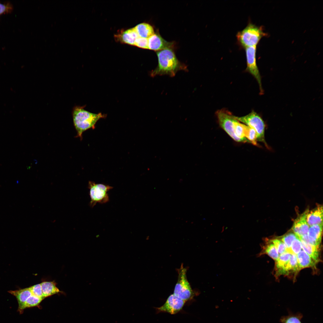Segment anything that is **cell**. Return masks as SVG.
<instances>
[{
  "label": "cell",
  "mask_w": 323,
  "mask_h": 323,
  "mask_svg": "<svg viewBox=\"0 0 323 323\" xmlns=\"http://www.w3.org/2000/svg\"><path fill=\"white\" fill-rule=\"evenodd\" d=\"M156 54L158 65L150 72L151 77L167 75L173 77L179 71H187L186 65L179 60L172 48L161 50L158 51Z\"/></svg>",
  "instance_id": "obj_1"
},
{
  "label": "cell",
  "mask_w": 323,
  "mask_h": 323,
  "mask_svg": "<svg viewBox=\"0 0 323 323\" xmlns=\"http://www.w3.org/2000/svg\"><path fill=\"white\" fill-rule=\"evenodd\" d=\"M85 107L75 106L72 111L73 122L77 136L81 138L84 132L90 128L94 129L97 121L106 116L101 113L95 114L90 112L84 109Z\"/></svg>",
  "instance_id": "obj_2"
},
{
  "label": "cell",
  "mask_w": 323,
  "mask_h": 323,
  "mask_svg": "<svg viewBox=\"0 0 323 323\" xmlns=\"http://www.w3.org/2000/svg\"><path fill=\"white\" fill-rule=\"evenodd\" d=\"M265 35L261 27L249 23L236 35L238 43L242 48L257 46L260 39Z\"/></svg>",
  "instance_id": "obj_3"
},
{
  "label": "cell",
  "mask_w": 323,
  "mask_h": 323,
  "mask_svg": "<svg viewBox=\"0 0 323 323\" xmlns=\"http://www.w3.org/2000/svg\"><path fill=\"white\" fill-rule=\"evenodd\" d=\"M235 118L240 122L254 129L257 134L258 141L263 143L268 148L265 139V125L262 118L258 113L252 111L246 115L240 117L235 116Z\"/></svg>",
  "instance_id": "obj_4"
},
{
  "label": "cell",
  "mask_w": 323,
  "mask_h": 323,
  "mask_svg": "<svg viewBox=\"0 0 323 323\" xmlns=\"http://www.w3.org/2000/svg\"><path fill=\"white\" fill-rule=\"evenodd\" d=\"M178 276L175 285L173 294L185 302L191 299L194 296V292L187 277L186 269L182 264L178 269Z\"/></svg>",
  "instance_id": "obj_5"
},
{
  "label": "cell",
  "mask_w": 323,
  "mask_h": 323,
  "mask_svg": "<svg viewBox=\"0 0 323 323\" xmlns=\"http://www.w3.org/2000/svg\"><path fill=\"white\" fill-rule=\"evenodd\" d=\"M88 187L91 199L89 205L91 207H93L97 203H104L109 200L107 192L113 188L112 186L89 181Z\"/></svg>",
  "instance_id": "obj_6"
},
{
  "label": "cell",
  "mask_w": 323,
  "mask_h": 323,
  "mask_svg": "<svg viewBox=\"0 0 323 323\" xmlns=\"http://www.w3.org/2000/svg\"><path fill=\"white\" fill-rule=\"evenodd\" d=\"M215 114L220 127L234 140L238 142L235 132L236 123L237 121L235 116L224 109L217 110Z\"/></svg>",
  "instance_id": "obj_7"
},
{
  "label": "cell",
  "mask_w": 323,
  "mask_h": 323,
  "mask_svg": "<svg viewBox=\"0 0 323 323\" xmlns=\"http://www.w3.org/2000/svg\"><path fill=\"white\" fill-rule=\"evenodd\" d=\"M256 46L246 48L247 66L246 69L256 80L258 84L260 94L263 93L261 77L256 62Z\"/></svg>",
  "instance_id": "obj_8"
},
{
  "label": "cell",
  "mask_w": 323,
  "mask_h": 323,
  "mask_svg": "<svg viewBox=\"0 0 323 323\" xmlns=\"http://www.w3.org/2000/svg\"><path fill=\"white\" fill-rule=\"evenodd\" d=\"M185 302L173 294H172L168 297L165 303L157 309L160 312H167L171 314H175L182 309Z\"/></svg>",
  "instance_id": "obj_9"
},
{
  "label": "cell",
  "mask_w": 323,
  "mask_h": 323,
  "mask_svg": "<svg viewBox=\"0 0 323 323\" xmlns=\"http://www.w3.org/2000/svg\"><path fill=\"white\" fill-rule=\"evenodd\" d=\"M323 223L310 226L307 234L300 239L312 245L320 246L322 235Z\"/></svg>",
  "instance_id": "obj_10"
},
{
  "label": "cell",
  "mask_w": 323,
  "mask_h": 323,
  "mask_svg": "<svg viewBox=\"0 0 323 323\" xmlns=\"http://www.w3.org/2000/svg\"><path fill=\"white\" fill-rule=\"evenodd\" d=\"M309 209L308 208L295 219L292 228V231L299 237L307 234L310 226L307 221V216Z\"/></svg>",
  "instance_id": "obj_11"
},
{
  "label": "cell",
  "mask_w": 323,
  "mask_h": 323,
  "mask_svg": "<svg viewBox=\"0 0 323 323\" xmlns=\"http://www.w3.org/2000/svg\"><path fill=\"white\" fill-rule=\"evenodd\" d=\"M148 39V49L158 51L167 48H172L174 43L164 40L158 33H154Z\"/></svg>",
  "instance_id": "obj_12"
},
{
  "label": "cell",
  "mask_w": 323,
  "mask_h": 323,
  "mask_svg": "<svg viewBox=\"0 0 323 323\" xmlns=\"http://www.w3.org/2000/svg\"><path fill=\"white\" fill-rule=\"evenodd\" d=\"M323 206L320 204L312 210H309L307 216V221L310 227L323 223Z\"/></svg>",
  "instance_id": "obj_13"
},
{
  "label": "cell",
  "mask_w": 323,
  "mask_h": 323,
  "mask_svg": "<svg viewBox=\"0 0 323 323\" xmlns=\"http://www.w3.org/2000/svg\"><path fill=\"white\" fill-rule=\"evenodd\" d=\"M8 292L16 298L19 304L18 311L20 313H22L25 303L32 294L30 287L17 290H10Z\"/></svg>",
  "instance_id": "obj_14"
},
{
  "label": "cell",
  "mask_w": 323,
  "mask_h": 323,
  "mask_svg": "<svg viewBox=\"0 0 323 323\" xmlns=\"http://www.w3.org/2000/svg\"><path fill=\"white\" fill-rule=\"evenodd\" d=\"M291 254L287 251L280 255L275 261V275L277 277L285 275V269L290 259Z\"/></svg>",
  "instance_id": "obj_15"
},
{
  "label": "cell",
  "mask_w": 323,
  "mask_h": 323,
  "mask_svg": "<svg viewBox=\"0 0 323 323\" xmlns=\"http://www.w3.org/2000/svg\"><path fill=\"white\" fill-rule=\"evenodd\" d=\"M300 270L307 267H314L317 263L303 250L296 255Z\"/></svg>",
  "instance_id": "obj_16"
},
{
  "label": "cell",
  "mask_w": 323,
  "mask_h": 323,
  "mask_svg": "<svg viewBox=\"0 0 323 323\" xmlns=\"http://www.w3.org/2000/svg\"><path fill=\"white\" fill-rule=\"evenodd\" d=\"M116 36L122 42L134 45L136 39L139 37L134 28L128 29Z\"/></svg>",
  "instance_id": "obj_17"
},
{
  "label": "cell",
  "mask_w": 323,
  "mask_h": 323,
  "mask_svg": "<svg viewBox=\"0 0 323 323\" xmlns=\"http://www.w3.org/2000/svg\"><path fill=\"white\" fill-rule=\"evenodd\" d=\"M303 250L317 263L320 260V246L312 245L301 240Z\"/></svg>",
  "instance_id": "obj_18"
},
{
  "label": "cell",
  "mask_w": 323,
  "mask_h": 323,
  "mask_svg": "<svg viewBox=\"0 0 323 323\" xmlns=\"http://www.w3.org/2000/svg\"><path fill=\"white\" fill-rule=\"evenodd\" d=\"M134 28L140 37L148 38L155 33L153 27L148 23H141L137 25Z\"/></svg>",
  "instance_id": "obj_19"
},
{
  "label": "cell",
  "mask_w": 323,
  "mask_h": 323,
  "mask_svg": "<svg viewBox=\"0 0 323 323\" xmlns=\"http://www.w3.org/2000/svg\"><path fill=\"white\" fill-rule=\"evenodd\" d=\"M43 296L45 298L60 292L54 282L44 281L40 283Z\"/></svg>",
  "instance_id": "obj_20"
},
{
  "label": "cell",
  "mask_w": 323,
  "mask_h": 323,
  "mask_svg": "<svg viewBox=\"0 0 323 323\" xmlns=\"http://www.w3.org/2000/svg\"><path fill=\"white\" fill-rule=\"evenodd\" d=\"M266 254L276 261L279 257V254L275 246L270 241L262 246V250L258 256Z\"/></svg>",
  "instance_id": "obj_21"
},
{
  "label": "cell",
  "mask_w": 323,
  "mask_h": 323,
  "mask_svg": "<svg viewBox=\"0 0 323 323\" xmlns=\"http://www.w3.org/2000/svg\"><path fill=\"white\" fill-rule=\"evenodd\" d=\"M298 262L296 255L291 254V256L285 270V275L297 272L300 270Z\"/></svg>",
  "instance_id": "obj_22"
},
{
  "label": "cell",
  "mask_w": 323,
  "mask_h": 323,
  "mask_svg": "<svg viewBox=\"0 0 323 323\" xmlns=\"http://www.w3.org/2000/svg\"><path fill=\"white\" fill-rule=\"evenodd\" d=\"M302 317L301 313L290 314L282 317L280 319L281 323H300Z\"/></svg>",
  "instance_id": "obj_23"
},
{
  "label": "cell",
  "mask_w": 323,
  "mask_h": 323,
  "mask_svg": "<svg viewBox=\"0 0 323 323\" xmlns=\"http://www.w3.org/2000/svg\"><path fill=\"white\" fill-rule=\"evenodd\" d=\"M298 237L292 231L289 232L281 237L280 239L285 245L287 250L289 249L293 241Z\"/></svg>",
  "instance_id": "obj_24"
},
{
  "label": "cell",
  "mask_w": 323,
  "mask_h": 323,
  "mask_svg": "<svg viewBox=\"0 0 323 323\" xmlns=\"http://www.w3.org/2000/svg\"><path fill=\"white\" fill-rule=\"evenodd\" d=\"M44 299L32 294L27 300L23 308L24 310L26 308L36 307Z\"/></svg>",
  "instance_id": "obj_25"
},
{
  "label": "cell",
  "mask_w": 323,
  "mask_h": 323,
  "mask_svg": "<svg viewBox=\"0 0 323 323\" xmlns=\"http://www.w3.org/2000/svg\"><path fill=\"white\" fill-rule=\"evenodd\" d=\"M301 242L300 238L298 237L293 241L291 247L287 251L291 254L296 255L301 251Z\"/></svg>",
  "instance_id": "obj_26"
},
{
  "label": "cell",
  "mask_w": 323,
  "mask_h": 323,
  "mask_svg": "<svg viewBox=\"0 0 323 323\" xmlns=\"http://www.w3.org/2000/svg\"><path fill=\"white\" fill-rule=\"evenodd\" d=\"M275 246L279 255L287 251V249L284 243L279 239H275L270 240Z\"/></svg>",
  "instance_id": "obj_27"
},
{
  "label": "cell",
  "mask_w": 323,
  "mask_h": 323,
  "mask_svg": "<svg viewBox=\"0 0 323 323\" xmlns=\"http://www.w3.org/2000/svg\"><path fill=\"white\" fill-rule=\"evenodd\" d=\"M32 294L37 297L44 299L41 284H38L30 287Z\"/></svg>",
  "instance_id": "obj_28"
},
{
  "label": "cell",
  "mask_w": 323,
  "mask_h": 323,
  "mask_svg": "<svg viewBox=\"0 0 323 323\" xmlns=\"http://www.w3.org/2000/svg\"><path fill=\"white\" fill-rule=\"evenodd\" d=\"M134 45L140 48L148 49V39L139 36L136 39Z\"/></svg>",
  "instance_id": "obj_29"
},
{
  "label": "cell",
  "mask_w": 323,
  "mask_h": 323,
  "mask_svg": "<svg viewBox=\"0 0 323 323\" xmlns=\"http://www.w3.org/2000/svg\"><path fill=\"white\" fill-rule=\"evenodd\" d=\"M2 11L3 7L1 4L0 3V15H2Z\"/></svg>",
  "instance_id": "obj_30"
},
{
  "label": "cell",
  "mask_w": 323,
  "mask_h": 323,
  "mask_svg": "<svg viewBox=\"0 0 323 323\" xmlns=\"http://www.w3.org/2000/svg\"><path fill=\"white\" fill-rule=\"evenodd\" d=\"M300 323H301V322Z\"/></svg>",
  "instance_id": "obj_31"
}]
</instances>
